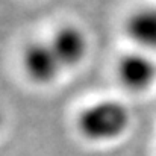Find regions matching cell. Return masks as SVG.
Returning <instances> with one entry per match:
<instances>
[{
    "instance_id": "6da1fadb",
    "label": "cell",
    "mask_w": 156,
    "mask_h": 156,
    "mask_svg": "<svg viewBox=\"0 0 156 156\" xmlns=\"http://www.w3.org/2000/svg\"><path fill=\"white\" fill-rule=\"evenodd\" d=\"M130 124L129 109L117 100H100L85 108L77 120L80 133L91 141H112L120 138Z\"/></svg>"
},
{
    "instance_id": "7a4b0ae2",
    "label": "cell",
    "mask_w": 156,
    "mask_h": 156,
    "mask_svg": "<svg viewBox=\"0 0 156 156\" xmlns=\"http://www.w3.org/2000/svg\"><path fill=\"white\" fill-rule=\"evenodd\" d=\"M118 79L129 91H144L156 79L155 61L146 53L124 55L118 62Z\"/></svg>"
},
{
    "instance_id": "3957f363",
    "label": "cell",
    "mask_w": 156,
    "mask_h": 156,
    "mask_svg": "<svg viewBox=\"0 0 156 156\" xmlns=\"http://www.w3.org/2000/svg\"><path fill=\"white\" fill-rule=\"evenodd\" d=\"M24 70L37 83H50L64 68L50 43H34L24 52Z\"/></svg>"
},
{
    "instance_id": "277c9868",
    "label": "cell",
    "mask_w": 156,
    "mask_h": 156,
    "mask_svg": "<svg viewBox=\"0 0 156 156\" xmlns=\"http://www.w3.org/2000/svg\"><path fill=\"white\" fill-rule=\"evenodd\" d=\"M50 46L62 67H73L85 58L88 43L85 34L79 27L62 26L55 32Z\"/></svg>"
},
{
    "instance_id": "5b68a950",
    "label": "cell",
    "mask_w": 156,
    "mask_h": 156,
    "mask_svg": "<svg viewBox=\"0 0 156 156\" xmlns=\"http://www.w3.org/2000/svg\"><path fill=\"white\" fill-rule=\"evenodd\" d=\"M126 34L146 50H156V6H143L126 20Z\"/></svg>"
}]
</instances>
